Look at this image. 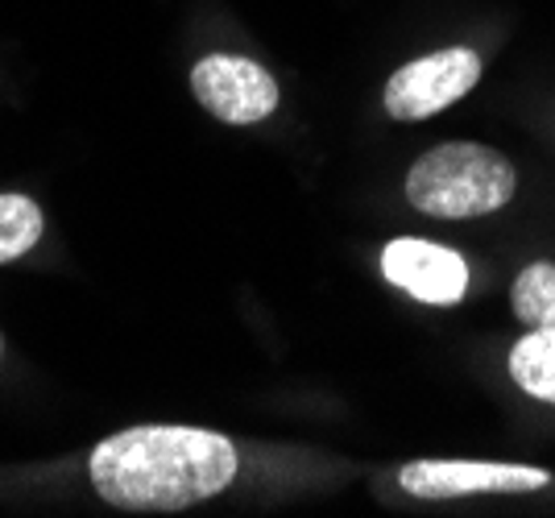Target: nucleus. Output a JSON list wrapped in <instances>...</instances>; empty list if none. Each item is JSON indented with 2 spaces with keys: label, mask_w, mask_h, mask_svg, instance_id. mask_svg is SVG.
Segmentation results:
<instances>
[{
  "label": "nucleus",
  "mask_w": 555,
  "mask_h": 518,
  "mask_svg": "<svg viewBox=\"0 0 555 518\" xmlns=\"http://www.w3.org/2000/svg\"><path fill=\"white\" fill-rule=\"evenodd\" d=\"M509 377L543 402H555V328H531L509 349Z\"/></svg>",
  "instance_id": "7"
},
{
  "label": "nucleus",
  "mask_w": 555,
  "mask_h": 518,
  "mask_svg": "<svg viewBox=\"0 0 555 518\" xmlns=\"http://www.w3.org/2000/svg\"><path fill=\"white\" fill-rule=\"evenodd\" d=\"M382 270L393 286L415 295L418 303H461L464 286H468V266L461 254L443 249L436 241H415V236L390 241L382 254Z\"/></svg>",
  "instance_id": "6"
},
{
  "label": "nucleus",
  "mask_w": 555,
  "mask_h": 518,
  "mask_svg": "<svg viewBox=\"0 0 555 518\" xmlns=\"http://www.w3.org/2000/svg\"><path fill=\"white\" fill-rule=\"evenodd\" d=\"M518 187L514 166L477 142H448L423 154L406 174V199L418 212L440 220H464V216H489L506 208Z\"/></svg>",
  "instance_id": "2"
},
{
  "label": "nucleus",
  "mask_w": 555,
  "mask_h": 518,
  "mask_svg": "<svg viewBox=\"0 0 555 518\" xmlns=\"http://www.w3.org/2000/svg\"><path fill=\"white\" fill-rule=\"evenodd\" d=\"M402 490L415 497H468V494H531L552 477L527 465H489V461H415L398 472Z\"/></svg>",
  "instance_id": "5"
},
{
  "label": "nucleus",
  "mask_w": 555,
  "mask_h": 518,
  "mask_svg": "<svg viewBox=\"0 0 555 518\" xmlns=\"http://www.w3.org/2000/svg\"><path fill=\"white\" fill-rule=\"evenodd\" d=\"M42 229H47V220H42L34 199H25V195H0V266L29 254L38 245Z\"/></svg>",
  "instance_id": "9"
},
{
  "label": "nucleus",
  "mask_w": 555,
  "mask_h": 518,
  "mask_svg": "<svg viewBox=\"0 0 555 518\" xmlns=\"http://www.w3.org/2000/svg\"><path fill=\"white\" fill-rule=\"evenodd\" d=\"M509 303H514V315L522 324H531V328H555V266H547V261L527 266L514 279Z\"/></svg>",
  "instance_id": "8"
},
{
  "label": "nucleus",
  "mask_w": 555,
  "mask_h": 518,
  "mask_svg": "<svg viewBox=\"0 0 555 518\" xmlns=\"http://www.w3.org/2000/svg\"><path fill=\"white\" fill-rule=\"evenodd\" d=\"M191 92L224 125H254L278 108V79L241 54L199 59L191 72Z\"/></svg>",
  "instance_id": "4"
},
{
  "label": "nucleus",
  "mask_w": 555,
  "mask_h": 518,
  "mask_svg": "<svg viewBox=\"0 0 555 518\" xmlns=\"http://www.w3.org/2000/svg\"><path fill=\"white\" fill-rule=\"evenodd\" d=\"M236 448L204 427H129L92 452V485L116 510H186L229 490Z\"/></svg>",
  "instance_id": "1"
},
{
  "label": "nucleus",
  "mask_w": 555,
  "mask_h": 518,
  "mask_svg": "<svg viewBox=\"0 0 555 518\" xmlns=\"http://www.w3.org/2000/svg\"><path fill=\"white\" fill-rule=\"evenodd\" d=\"M0 353H4V345H0Z\"/></svg>",
  "instance_id": "10"
},
{
  "label": "nucleus",
  "mask_w": 555,
  "mask_h": 518,
  "mask_svg": "<svg viewBox=\"0 0 555 518\" xmlns=\"http://www.w3.org/2000/svg\"><path fill=\"white\" fill-rule=\"evenodd\" d=\"M481 79V59L468 47L436 50L427 59L406 63L402 72H393L386 83V113L393 120H423L431 113H443L448 104H456L468 95Z\"/></svg>",
  "instance_id": "3"
}]
</instances>
